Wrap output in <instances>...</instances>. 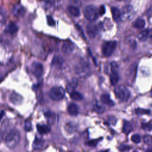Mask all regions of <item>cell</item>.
<instances>
[{
	"instance_id": "6da1fadb",
	"label": "cell",
	"mask_w": 152,
	"mask_h": 152,
	"mask_svg": "<svg viewBox=\"0 0 152 152\" xmlns=\"http://www.w3.org/2000/svg\"><path fill=\"white\" fill-rule=\"evenodd\" d=\"M20 140V134L17 129H12L10 131L5 138V144L10 148H14L16 147Z\"/></svg>"
},
{
	"instance_id": "7a4b0ae2",
	"label": "cell",
	"mask_w": 152,
	"mask_h": 152,
	"mask_svg": "<svg viewBox=\"0 0 152 152\" xmlns=\"http://www.w3.org/2000/svg\"><path fill=\"white\" fill-rule=\"evenodd\" d=\"M115 94L118 99L122 101H126L130 97V91L128 88L124 85L116 86L114 90Z\"/></svg>"
},
{
	"instance_id": "3957f363",
	"label": "cell",
	"mask_w": 152,
	"mask_h": 152,
	"mask_svg": "<svg viewBox=\"0 0 152 152\" xmlns=\"http://www.w3.org/2000/svg\"><path fill=\"white\" fill-rule=\"evenodd\" d=\"M49 97L54 100H59L65 96V90L59 86L52 87L49 93Z\"/></svg>"
},
{
	"instance_id": "277c9868",
	"label": "cell",
	"mask_w": 152,
	"mask_h": 152,
	"mask_svg": "<svg viewBox=\"0 0 152 152\" xmlns=\"http://www.w3.org/2000/svg\"><path fill=\"white\" fill-rule=\"evenodd\" d=\"M116 47V41H108L103 43L102 46L103 54L105 56H110L114 52Z\"/></svg>"
},
{
	"instance_id": "5b68a950",
	"label": "cell",
	"mask_w": 152,
	"mask_h": 152,
	"mask_svg": "<svg viewBox=\"0 0 152 152\" xmlns=\"http://www.w3.org/2000/svg\"><path fill=\"white\" fill-rule=\"evenodd\" d=\"M84 15L88 20L94 21L98 17L97 10L93 5H87L84 10Z\"/></svg>"
},
{
	"instance_id": "8992f818",
	"label": "cell",
	"mask_w": 152,
	"mask_h": 152,
	"mask_svg": "<svg viewBox=\"0 0 152 152\" xmlns=\"http://www.w3.org/2000/svg\"><path fill=\"white\" fill-rule=\"evenodd\" d=\"M118 65L115 62L111 64V72L110 74V80L112 85H116L119 81V75L117 72Z\"/></svg>"
},
{
	"instance_id": "52a82bcc",
	"label": "cell",
	"mask_w": 152,
	"mask_h": 152,
	"mask_svg": "<svg viewBox=\"0 0 152 152\" xmlns=\"http://www.w3.org/2000/svg\"><path fill=\"white\" fill-rule=\"evenodd\" d=\"M32 73L37 77H40L43 73V66L42 64L38 62H34L31 66Z\"/></svg>"
},
{
	"instance_id": "ba28073f",
	"label": "cell",
	"mask_w": 152,
	"mask_h": 152,
	"mask_svg": "<svg viewBox=\"0 0 152 152\" xmlns=\"http://www.w3.org/2000/svg\"><path fill=\"white\" fill-rule=\"evenodd\" d=\"M12 12L15 16L21 17L23 16L26 13V10L22 5L20 4H16L13 7Z\"/></svg>"
},
{
	"instance_id": "9c48e42d",
	"label": "cell",
	"mask_w": 152,
	"mask_h": 152,
	"mask_svg": "<svg viewBox=\"0 0 152 152\" xmlns=\"http://www.w3.org/2000/svg\"><path fill=\"white\" fill-rule=\"evenodd\" d=\"M87 33L89 37L93 38L97 33V27L94 23H89L87 26Z\"/></svg>"
},
{
	"instance_id": "30bf717a",
	"label": "cell",
	"mask_w": 152,
	"mask_h": 152,
	"mask_svg": "<svg viewBox=\"0 0 152 152\" xmlns=\"http://www.w3.org/2000/svg\"><path fill=\"white\" fill-rule=\"evenodd\" d=\"M22 97L15 92L12 93L10 96V100L11 102L15 105L20 104L22 102Z\"/></svg>"
},
{
	"instance_id": "8fae6325",
	"label": "cell",
	"mask_w": 152,
	"mask_h": 152,
	"mask_svg": "<svg viewBox=\"0 0 152 152\" xmlns=\"http://www.w3.org/2000/svg\"><path fill=\"white\" fill-rule=\"evenodd\" d=\"M111 12H112V17L114 21H115L116 22H118L121 20L122 18L121 12L119 11L118 8H117L116 7H112Z\"/></svg>"
},
{
	"instance_id": "7c38bea8",
	"label": "cell",
	"mask_w": 152,
	"mask_h": 152,
	"mask_svg": "<svg viewBox=\"0 0 152 152\" xmlns=\"http://www.w3.org/2000/svg\"><path fill=\"white\" fill-rule=\"evenodd\" d=\"M74 49V45L71 42H65L62 46V50L64 52L66 53H71Z\"/></svg>"
},
{
	"instance_id": "4fadbf2b",
	"label": "cell",
	"mask_w": 152,
	"mask_h": 152,
	"mask_svg": "<svg viewBox=\"0 0 152 152\" xmlns=\"http://www.w3.org/2000/svg\"><path fill=\"white\" fill-rule=\"evenodd\" d=\"M101 102L103 104H105L109 106H113L114 105V102L110 99L109 95L107 94H103L102 95Z\"/></svg>"
},
{
	"instance_id": "5bb4252c",
	"label": "cell",
	"mask_w": 152,
	"mask_h": 152,
	"mask_svg": "<svg viewBox=\"0 0 152 152\" xmlns=\"http://www.w3.org/2000/svg\"><path fill=\"white\" fill-rule=\"evenodd\" d=\"M6 30L7 31L8 33L10 34H15L18 31V27L15 23L11 21L8 24L6 28Z\"/></svg>"
},
{
	"instance_id": "9a60e30c",
	"label": "cell",
	"mask_w": 152,
	"mask_h": 152,
	"mask_svg": "<svg viewBox=\"0 0 152 152\" xmlns=\"http://www.w3.org/2000/svg\"><path fill=\"white\" fill-rule=\"evenodd\" d=\"M37 129L40 134H48L50 131V127L45 124H38L37 125Z\"/></svg>"
},
{
	"instance_id": "2e32d148",
	"label": "cell",
	"mask_w": 152,
	"mask_h": 152,
	"mask_svg": "<svg viewBox=\"0 0 152 152\" xmlns=\"http://www.w3.org/2000/svg\"><path fill=\"white\" fill-rule=\"evenodd\" d=\"M68 112L70 115L76 116L78 113V107L75 103H71L68 107Z\"/></svg>"
},
{
	"instance_id": "e0dca14e",
	"label": "cell",
	"mask_w": 152,
	"mask_h": 152,
	"mask_svg": "<svg viewBox=\"0 0 152 152\" xmlns=\"http://www.w3.org/2000/svg\"><path fill=\"white\" fill-rule=\"evenodd\" d=\"M44 144V140L40 138L36 137L33 142V147L35 150H39L42 148Z\"/></svg>"
},
{
	"instance_id": "ac0fdd59",
	"label": "cell",
	"mask_w": 152,
	"mask_h": 152,
	"mask_svg": "<svg viewBox=\"0 0 152 152\" xmlns=\"http://www.w3.org/2000/svg\"><path fill=\"white\" fill-rule=\"evenodd\" d=\"M63 64V59L59 55H55L53 56L52 61V65L56 67H59Z\"/></svg>"
},
{
	"instance_id": "d6986e66",
	"label": "cell",
	"mask_w": 152,
	"mask_h": 152,
	"mask_svg": "<svg viewBox=\"0 0 152 152\" xmlns=\"http://www.w3.org/2000/svg\"><path fill=\"white\" fill-rule=\"evenodd\" d=\"M132 8L129 6H127L123 8L122 11L121 12L122 17H125L129 18L132 15Z\"/></svg>"
},
{
	"instance_id": "ffe728a7",
	"label": "cell",
	"mask_w": 152,
	"mask_h": 152,
	"mask_svg": "<svg viewBox=\"0 0 152 152\" xmlns=\"http://www.w3.org/2000/svg\"><path fill=\"white\" fill-rule=\"evenodd\" d=\"M68 10L69 13L74 17H78L80 15V12L79 8L74 5H69L68 7Z\"/></svg>"
},
{
	"instance_id": "44dd1931",
	"label": "cell",
	"mask_w": 152,
	"mask_h": 152,
	"mask_svg": "<svg viewBox=\"0 0 152 152\" xmlns=\"http://www.w3.org/2000/svg\"><path fill=\"white\" fill-rule=\"evenodd\" d=\"M78 84V81L76 79L72 80L66 86V88L68 90V92H70V93L74 91V88L77 87Z\"/></svg>"
},
{
	"instance_id": "7402d4cb",
	"label": "cell",
	"mask_w": 152,
	"mask_h": 152,
	"mask_svg": "<svg viewBox=\"0 0 152 152\" xmlns=\"http://www.w3.org/2000/svg\"><path fill=\"white\" fill-rule=\"evenodd\" d=\"M70 97L72 100H74L76 101H80L83 99V95L78 91H77L75 90H74L70 93Z\"/></svg>"
},
{
	"instance_id": "603a6c76",
	"label": "cell",
	"mask_w": 152,
	"mask_h": 152,
	"mask_svg": "<svg viewBox=\"0 0 152 152\" xmlns=\"http://www.w3.org/2000/svg\"><path fill=\"white\" fill-rule=\"evenodd\" d=\"M145 25V20L142 18H137L134 23V26L138 28H142Z\"/></svg>"
},
{
	"instance_id": "cb8c5ba5",
	"label": "cell",
	"mask_w": 152,
	"mask_h": 152,
	"mask_svg": "<svg viewBox=\"0 0 152 152\" xmlns=\"http://www.w3.org/2000/svg\"><path fill=\"white\" fill-rule=\"evenodd\" d=\"M45 116L48 119V121L49 124H53L55 122V115L54 113H52L51 112H48L45 113Z\"/></svg>"
},
{
	"instance_id": "d4e9b609",
	"label": "cell",
	"mask_w": 152,
	"mask_h": 152,
	"mask_svg": "<svg viewBox=\"0 0 152 152\" xmlns=\"http://www.w3.org/2000/svg\"><path fill=\"white\" fill-rule=\"evenodd\" d=\"M132 129V126L131 125V124L129 122H128V121H125L124 122V125H123V131L125 134H127L128 133H129Z\"/></svg>"
},
{
	"instance_id": "484cf974",
	"label": "cell",
	"mask_w": 152,
	"mask_h": 152,
	"mask_svg": "<svg viewBox=\"0 0 152 152\" xmlns=\"http://www.w3.org/2000/svg\"><path fill=\"white\" fill-rule=\"evenodd\" d=\"M93 106L94 110L99 113H103L104 111V107L102 105H100V104H99V103L97 102H94Z\"/></svg>"
},
{
	"instance_id": "4316f807",
	"label": "cell",
	"mask_w": 152,
	"mask_h": 152,
	"mask_svg": "<svg viewBox=\"0 0 152 152\" xmlns=\"http://www.w3.org/2000/svg\"><path fill=\"white\" fill-rule=\"evenodd\" d=\"M138 37L141 41L146 40L148 37V30H144L141 31L139 33Z\"/></svg>"
},
{
	"instance_id": "83f0119b",
	"label": "cell",
	"mask_w": 152,
	"mask_h": 152,
	"mask_svg": "<svg viewBox=\"0 0 152 152\" xmlns=\"http://www.w3.org/2000/svg\"><path fill=\"white\" fill-rule=\"evenodd\" d=\"M135 113L137 114H140V115H144V114H149L150 110L147 109H141V108H138L135 109Z\"/></svg>"
},
{
	"instance_id": "f1b7e54d",
	"label": "cell",
	"mask_w": 152,
	"mask_h": 152,
	"mask_svg": "<svg viewBox=\"0 0 152 152\" xmlns=\"http://www.w3.org/2000/svg\"><path fill=\"white\" fill-rule=\"evenodd\" d=\"M131 140L136 144H138L139 142H140L141 141V137L140 135L138 134H134L131 137Z\"/></svg>"
},
{
	"instance_id": "f546056e",
	"label": "cell",
	"mask_w": 152,
	"mask_h": 152,
	"mask_svg": "<svg viewBox=\"0 0 152 152\" xmlns=\"http://www.w3.org/2000/svg\"><path fill=\"white\" fill-rule=\"evenodd\" d=\"M143 140L145 143L147 144H152V137L146 135L143 137Z\"/></svg>"
},
{
	"instance_id": "4dcf8cb0",
	"label": "cell",
	"mask_w": 152,
	"mask_h": 152,
	"mask_svg": "<svg viewBox=\"0 0 152 152\" xmlns=\"http://www.w3.org/2000/svg\"><path fill=\"white\" fill-rule=\"evenodd\" d=\"M24 129L26 131H30L31 129V124L30 121H26L24 124Z\"/></svg>"
},
{
	"instance_id": "1f68e13d",
	"label": "cell",
	"mask_w": 152,
	"mask_h": 152,
	"mask_svg": "<svg viewBox=\"0 0 152 152\" xmlns=\"http://www.w3.org/2000/svg\"><path fill=\"white\" fill-rule=\"evenodd\" d=\"M142 128L146 131H150L152 129V124L151 123L144 124L142 125Z\"/></svg>"
},
{
	"instance_id": "d6a6232c",
	"label": "cell",
	"mask_w": 152,
	"mask_h": 152,
	"mask_svg": "<svg viewBox=\"0 0 152 152\" xmlns=\"http://www.w3.org/2000/svg\"><path fill=\"white\" fill-rule=\"evenodd\" d=\"M65 128L68 132H72L74 130V126L73 124H71V123H68L66 125Z\"/></svg>"
},
{
	"instance_id": "836d02e7",
	"label": "cell",
	"mask_w": 152,
	"mask_h": 152,
	"mask_svg": "<svg viewBox=\"0 0 152 152\" xmlns=\"http://www.w3.org/2000/svg\"><path fill=\"white\" fill-rule=\"evenodd\" d=\"M47 22H48V24L49 26H54L55 23V21L53 20V18L51 16H50V15L47 17Z\"/></svg>"
},
{
	"instance_id": "e575fe53",
	"label": "cell",
	"mask_w": 152,
	"mask_h": 152,
	"mask_svg": "<svg viewBox=\"0 0 152 152\" xmlns=\"http://www.w3.org/2000/svg\"><path fill=\"white\" fill-rule=\"evenodd\" d=\"M105 11H106V10H105L104 6V5L100 6V7L99 8V13H100V14L101 15H103L105 13Z\"/></svg>"
},
{
	"instance_id": "d590c367",
	"label": "cell",
	"mask_w": 152,
	"mask_h": 152,
	"mask_svg": "<svg viewBox=\"0 0 152 152\" xmlns=\"http://www.w3.org/2000/svg\"><path fill=\"white\" fill-rule=\"evenodd\" d=\"M97 142H98V140H91V141H89L87 144H88L89 145H91V146H95V145H96V144H97Z\"/></svg>"
},
{
	"instance_id": "8d00e7d4",
	"label": "cell",
	"mask_w": 152,
	"mask_h": 152,
	"mask_svg": "<svg viewBox=\"0 0 152 152\" xmlns=\"http://www.w3.org/2000/svg\"><path fill=\"white\" fill-rule=\"evenodd\" d=\"M5 20V16L4 14L2 12H0V22H4Z\"/></svg>"
},
{
	"instance_id": "74e56055",
	"label": "cell",
	"mask_w": 152,
	"mask_h": 152,
	"mask_svg": "<svg viewBox=\"0 0 152 152\" xmlns=\"http://www.w3.org/2000/svg\"><path fill=\"white\" fill-rule=\"evenodd\" d=\"M148 37H150V39L152 41V29L148 30Z\"/></svg>"
},
{
	"instance_id": "f35d334b",
	"label": "cell",
	"mask_w": 152,
	"mask_h": 152,
	"mask_svg": "<svg viewBox=\"0 0 152 152\" xmlns=\"http://www.w3.org/2000/svg\"><path fill=\"white\" fill-rule=\"evenodd\" d=\"M4 111L0 112V120L2 119V118L3 116H4Z\"/></svg>"
},
{
	"instance_id": "ab89813d",
	"label": "cell",
	"mask_w": 152,
	"mask_h": 152,
	"mask_svg": "<svg viewBox=\"0 0 152 152\" xmlns=\"http://www.w3.org/2000/svg\"><path fill=\"white\" fill-rule=\"evenodd\" d=\"M145 152H152V147L149 148H147V149L146 150Z\"/></svg>"
},
{
	"instance_id": "60d3db41",
	"label": "cell",
	"mask_w": 152,
	"mask_h": 152,
	"mask_svg": "<svg viewBox=\"0 0 152 152\" xmlns=\"http://www.w3.org/2000/svg\"><path fill=\"white\" fill-rule=\"evenodd\" d=\"M101 152H107V151H101Z\"/></svg>"
},
{
	"instance_id": "b9f144b4",
	"label": "cell",
	"mask_w": 152,
	"mask_h": 152,
	"mask_svg": "<svg viewBox=\"0 0 152 152\" xmlns=\"http://www.w3.org/2000/svg\"><path fill=\"white\" fill-rule=\"evenodd\" d=\"M151 93H152V88H151Z\"/></svg>"
},
{
	"instance_id": "7bdbcfd3",
	"label": "cell",
	"mask_w": 152,
	"mask_h": 152,
	"mask_svg": "<svg viewBox=\"0 0 152 152\" xmlns=\"http://www.w3.org/2000/svg\"><path fill=\"white\" fill-rule=\"evenodd\" d=\"M135 152H137V151H135Z\"/></svg>"
}]
</instances>
